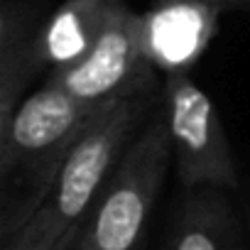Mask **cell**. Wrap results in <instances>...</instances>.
<instances>
[{
  "label": "cell",
  "mask_w": 250,
  "mask_h": 250,
  "mask_svg": "<svg viewBox=\"0 0 250 250\" xmlns=\"http://www.w3.org/2000/svg\"><path fill=\"white\" fill-rule=\"evenodd\" d=\"M105 105L81 103L47 81L20 103L10 128L0 133L3 243H8L49 196L69 152Z\"/></svg>",
  "instance_id": "6da1fadb"
},
{
  "label": "cell",
  "mask_w": 250,
  "mask_h": 250,
  "mask_svg": "<svg viewBox=\"0 0 250 250\" xmlns=\"http://www.w3.org/2000/svg\"><path fill=\"white\" fill-rule=\"evenodd\" d=\"M150 108V91L125 96L105 105L69 152L49 196L35 216L8 243H3V250H62L74 243L113 169L138 138Z\"/></svg>",
  "instance_id": "7a4b0ae2"
},
{
  "label": "cell",
  "mask_w": 250,
  "mask_h": 250,
  "mask_svg": "<svg viewBox=\"0 0 250 250\" xmlns=\"http://www.w3.org/2000/svg\"><path fill=\"white\" fill-rule=\"evenodd\" d=\"M172 160L169 125L160 108L113 169L81 228L76 250H143Z\"/></svg>",
  "instance_id": "3957f363"
},
{
  "label": "cell",
  "mask_w": 250,
  "mask_h": 250,
  "mask_svg": "<svg viewBox=\"0 0 250 250\" xmlns=\"http://www.w3.org/2000/svg\"><path fill=\"white\" fill-rule=\"evenodd\" d=\"M162 108L169 125L177 177L189 189H235L238 169L218 108L189 74H169Z\"/></svg>",
  "instance_id": "277c9868"
},
{
  "label": "cell",
  "mask_w": 250,
  "mask_h": 250,
  "mask_svg": "<svg viewBox=\"0 0 250 250\" xmlns=\"http://www.w3.org/2000/svg\"><path fill=\"white\" fill-rule=\"evenodd\" d=\"M152 62L145 52L143 15L125 8L96 47L76 64L47 74V83L88 105H105L125 96L150 91Z\"/></svg>",
  "instance_id": "5b68a950"
},
{
  "label": "cell",
  "mask_w": 250,
  "mask_h": 250,
  "mask_svg": "<svg viewBox=\"0 0 250 250\" xmlns=\"http://www.w3.org/2000/svg\"><path fill=\"white\" fill-rule=\"evenodd\" d=\"M218 30V10L201 0H157L143 13L145 52L155 69L189 74Z\"/></svg>",
  "instance_id": "8992f818"
},
{
  "label": "cell",
  "mask_w": 250,
  "mask_h": 250,
  "mask_svg": "<svg viewBox=\"0 0 250 250\" xmlns=\"http://www.w3.org/2000/svg\"><path fill=\"white\" fill-rule=\"evenodd\" d=\"M125 8V0H64L40 25L35 40L37 74L81 62Z\"/></svg>",
  "instance_id": "52a82bcc"
},
{
  "label": "cell",
  "mask_w": 250,
  "mask_h": 250,
  "mask_svg": "<svg viewBox=\"0 0 250 250\" xmlns=\"http://www.w3.org/2000/svg\"><path fill=\"white\" fill-rule=\"evenodd\" d=\"M40 25L30 0H0V133L10 128L27 83L37 76L35 40Z\"/></svg>",
  "instance_id": "ba28073f"
},
{
  "label": "cell",
  "mask_w": 250,
  "mask_h": 250,
  "mask_svg": "<svg viewBox=\"0 0 250 250\" xmlns=\"http://www.w3.org/2000/svg\"><path fill=\"white\" fill-rule=\"evenodd\" d=\"M167 250H243L240 226L223 189H189L177 208Z\"/></svg>",
  "instance_id": "9c48e42d"
},
{
  "label": "cell",
  "mask_w": 250,
  "mask_h": 250,
  "mask_svg": "<svg viewBox=\"0 0 250 250\" xmlns=\"http://www.w3.org/2000/svg\"><path fill=\"white\" fill-rule=\"evenodd\" d=\"M201 3L221 10V8H250V0H201Z\"/></svg>",
  "instance_id": "30bf717a"
},
{
  "label": "cell",
  "mask_w": 250,
  "mask_h": 250,
  "mask_svg": "<svg viewBox=\"0 0 250 250\" xmlns=\"http://www.w3.org/2000/svg\"><path fill=\"white\" fill-rule=\"evenodd\" d=\"M76 240H79V238H76ZM76 240H74V243H69V245H64L62 250H76Z\"/></svg>",
  "instance_id": "8fae6325"
},
{
  "label": "cell",
  "mask_w": 250,
  "mask_h": 250,
  "mask_svg": "<svg viewBox=\"0 0 250 250\" xmlns=\"http://www.w3.org/2000/svg\"><path fill=\"white\" fill-rule=\"evenodd\" d=\"M165 250H167V248H165Z\"/></svg>",
  "instance_id": "7c38bea8"
}]
</instances>
